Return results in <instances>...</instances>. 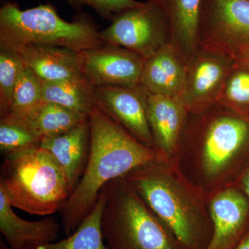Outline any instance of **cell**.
<instances>
[{"label": "cell", "instance_id": "obj_27", "mask_svg": "<svg viewBox=\"0 0 249 249\" xmlns=\"http://www.w3.org/2000/svg\"><path fill=\"white\" fill-rule=\"evenodd\" d=\"M231 58L233 62V67L249 70V47L239 49L232 54Z\"/></svg>", "mask_w": 249, "mask_h": 249}, {"label": "cell", "instance_id": "obj_3", "mask_svg": "<svg viewBox=\"0 0 249 249\" xmlns=\"http://www.w3.org/2000/svg\"><path fill=\"white\" fill-rule=\"evenodd\" d=\"M124 178L183 249H206L213 232L209 201L175 162L147 163Z\"/></svg>", "mask_w": 249, "mask_h": 249}, {"label": "cell", "instance_id": "obj_21", "mask_svg": "<svg viewBox=\"0 0 249 249\" xmlns=\"http://www.w3.org/2000/svg\"><path fill=\"white\" fill-rule=\"evenodd\" d=\"M42 97V101L55 103L87 115L95 106L94 88L85 77L43 82Z\"/></svg>", "mask_w": 249, "mask_h": 249}, {"label": "cell", "instance_id": "obj_25", "mask_svg": "<svg viewBox=\"0 0 249 249\" xmlns=\"http://www.w3.org/2000/svg\"><path fill=\"white\" fill-rule=\"evenodd\" d=\"M41 141L19 124L1 119L0 150L3 156L40 145Z\"/></svg>", "mask_w": 249, "mask_h": 249}, {"label": "cell", "instance_id": "obj_23", "mask_svg": "<svg viewBox=\"0 0 249 249\" xmlns=\"http://www.w3.org/2000/svg\"><path fill=\"white\" fill-rule=\"evenodd\" d=\"M42 80L24 62L15 87L11 109L6 114L23 112L42 102Z\"/></svg>", "mask_w": 249, "mask_h": 249}, {"label": "cell", "instance_id": "obj_18", "mask_svg": "<svg viewBox=\"0 0 249 249\" xmlns=\"http://www.w3.org/2000/svg\"><path fill=\"white\" fill-rule=\"evenodd\" d=\"M186 64L172 45L145 60L140 84L151 94L179 98L182 93Z\"/></svg>", "mask_w": 249, "mask_h": 249}, {"label": "cell", "instance_id": "obj_26", "mask_svg": "<svg viewBox=\"0 0 249 249\" xmlns=\"http://www.w3.org/2000/svg\"><path fill=\"white\" fill-rule=\"evenodd\" d=\"M73 9L81 10L85 6L95 10L101 17L111 19L124 10L135 7L141 4L136 0H67Z\"/></svg>", "mask_w": 249, "mask_h": 249}, {"label": "cell", "instance_id": "obj_10", "mask_svg": "<svg viewBox=\"0 0 249 249\" xmlns=\"http://www.w3.org/2000/svg\"><path fill=\"white\" fill-rule=\"evenodd\" d=\"M78 54L82 74L93 88L140 83L145 60L128 49L109 44Z\"/></svg>", "mask_w": 249, "mask_h": 249}, {"label": "cell", "instance_id": "obj_9", "mask_svg": "<svg viewBox=\"0 0 249 249\" xmlns=\"http://www.w3.org/2000/svg\"><path fill=\"white\" fill-rule=\"evenodd\" d=\"M232 68L233 62L230 57L198 48L186 64L184 85L180 96L189 114H201L217 104Z\"/></svg>", "mask_w": 249, "mask_h": 249}, {"label": "cell", "instance_id": "obj_24", "mask_svg": "<svg viewBox=\"0 0 249 249\" xmlns=\"http://www.w3.org/2000/svg\"><path fill=\"white\" fill-rule=\"evenodd\" d=\"M24 61L18 52L0 48V111L1 116L9 112L15 87Z\"/></svg>", "mask_w": 249, "mask_h": 249}, {"label": "cell", "instance_id": "obj_13", "mask_svg": "<svg viewBox=\"0 0 249 249\" xmlns=\"http://www.w3.org/2000/svg\"><path fill=\"white\" fill-rule=\"evenodd\" d=\"M147 116L156 147L175 161L189 112L179 98L150 93Z\"/></svg>", "mask_w": 249, "mask_h": 249}, {"label": "cell", "instance_id": "obj_17", "mask_svg": "<svg viewBox=\"0 0 249 249\" xmlns=\"http://www.w3.org/2000/svg\"><path fill=\"white\" fill-rule=\"evenodd\" d=\"M88 117L55 103L42 101L27 111L6 114L1 119L22 126L42 142L70 130Z\"/></svg>", "mask_w": 249, "mask_h": 249}, {"label": "cell", "instance_id": "obj_16", "mask_svg": "<svg viewBox=\"0 0 249 249\" xmlns=\"http://www.w3.org/2000/svg\"><path fill=\"white\" fill-rule=\"evenodd\" d=\"M43 82L84 77L80 71L79 52L54 46L30 45L14 50Z\"/></svg>", "mask_w": 249, "mask_h": 249}, {"label": "cell", "instance_id": "obj_22", "mask_svg": "<svg viewBox=\"0 0 249 249\" xmlns=\"http://www.w3.org/2000/svg\"><path fill=\"white\" fill-rule=\"evenodd\" d=\"M217 104L249 120V70L233 67Z\"/></svg>", "mask_w": 249, "mask_h": 249}, {"label": "cell", "instance_id": "obj_19", "mask_svg": "<svg viewBox=\"0 0 249 249\" xmlns=\"http://www.w3.org/2000/svg\"><path fill=\"white\" fill-rule=\"evenodd\" d=\"M169 21L172 46L187 64L198 50L196 30L202 0H150Z\"/></svg>", "mask_w": 249, "mask_h": 249}, {"label": "cell", "instance_id": "obj_6", "mask_svg": "<svg viewBox=\"0 0 249 249\" xmlns=\"http://www.w3.org/2000/svg\"><path fill=\"white\" fill-rule=\"evenodd\" d=\"M104 188L102 231L108 249H184L124 177Z\"/></svg>", "mask_w": 249, "mask_h": 249}, {"label": "cell", "instance_id": "obj_7", "mask_svg": "<svg viewBox=\"0 0 249 249\" xmlns=\"http://www.w3.org/2000/svg\"><path fill=\"white\" fill-rule=\"evenodd\" d=\"M105 43L119 46L145 60L172 45L169 21L150 0L116 14L110 25L100 31Z\"/></svg>", "mask_w": 249, "mask_h": 249}, {"label": "cell", "instance_id": "obj_14", "mask_svg": "<svg viewBox=\"0 0 249 249\" xmlns=\"http://www.w3.org/2000/svg\"><path fill=\"white\" fill-rule=\"evenodd\" d=\"M40 145L50 152L61 167L71 194L84 173L89 158V117L64 133L42 139Z\"/></svg>", "mask_w": 249, "mask_h": 249}, {"label": "cell", "instance_id": "obj_2", "mask_svg": "<svg viewBox=\"0 0 249 249\" xmlns=\"http://www.w3.org/2000/svg\"><path fill=\"white\" fill-rule=\"evenodd\" d=\"M89 119L90 150L86 168L60 211L67 236L89 213L108 183L142 165L168 160L158 149L134 138L97 106L90 112Z\"/></svg>", "mask_w": 249, "mask_h": 249}, {"label": "cell", "instance_id": "obj_4", "mask_svg": "<svg viewBox=\"0 0 249 249\" xmlns=\"http://www.w3.org/2000/svg\"><path fill=\"white\" fill-rule=\"evenodd\" d=\"M0 188L13 207L40 216L60 211L71 195L61 167L40 145L4 156Z\"/></svg>", "mask_w": 249, "mask_h": 249}, {"label": "cell", "instance_id": "obj_5", "mask_svg": "<svg viewBox=\"0 0 249 249\" xmlns=\"http://www.w3.org/2000/svg\"><path fill=\"white\" fill-rule=\"evenodd\" d=\"M105 42L94 23L86 17L67 22L53 5L22 10L8 2L0 9V48L14 51L22 46H54L76 52L101 47Z\"/></svg>", "mask_w": 249, "mask_h": 249}, {"label": "cell", "instance_id": "obj_29", "mask_svg": "<svg viewBox=\"0 0 249 249\" xmlns=\"http://www.w3.org/2000/svg\"><path fill=\"white\" fill-rule=\"evenodd\" d=\"M233 249H249V231Z\"/></svg>", "mask_w": 249, "mask_h": 249}, {"label": "cell", "instance_id": "obj_30", "mask_svg": "<svg viewBox=\"0 0 249 249\" xmlns=\"http://www.w3.org/2000/svg\"><path fill=\"white\" fill-rule=\"evenodd\" d=\"M0 249H10L9 246L7 245V244L5 243L2 239H1V241H0Z\"/></svg>", "mask_w": 249, "mask_h": 249}, {"label": "cell", "instance_id": "obj_1", "mask_svg": "<svg viewBox=\"0 0 249 249\" xmlns=\"http://www.w3.org/2000/svg\"><path fill=\"white\" fill-rule=\"evenodd\" d=\"M174 162L208 200L239 184L249 167V120L219 104L189 114Z\"/></svg>", "mask_w": 249, "mask_h": 249}, {"label": "cell", "instance_id": "obj_20", "mask_svg": "<svg viewBox=\"0 0 249 249\" xmlns=\"http://www.w3.org/2000/svg\"><path fill=\"white\" fill-rule=\"evenodd\" d=\"M106 203V193L103 188L92 210L73 233L58 242L31 246L25 249H108L102 231Z\"/></svg>", "mask_w": 249, "mask_h": 249}, {"label": "cell", "instance_id": "obj_12", "mask_svg": "<svg viewBox=\"0 0 249 249\" xmlns=\"http://www.w3.org/2000/svg\"><path fill=\"white\" fill-rule=\"evenodd\" d=\"M213 232L206 249H233L249 231V196L240 184L209 199Z\"/></svg>", "mask_w": 249, "mask_h": 249}, {"label": "cell", "instance_id": "obj_15", "mask_svg": "<svg viewBox=\"0 0 249 249\" xmlns=\"http://www.w3.org/2000/svg\"><path fill=\"white\" fill-rule=\"evenodd\" d=\"M6 193L0 188V232L10 249H25L31 246L55 242L60 225L47 216L38 221H28L18 216Z\"/></svg>", "mask_w": 249, "mask_h": 249}, {"label": "cell", "instance_id": "obj_11", "mask_svg": "<svg viewBox=\"0 0 249 249\" xmlns=\"http://www.w3.org/2000/svg\"><path fill=\"white\" fill-rule=\"evenodd\" d=\"M150 94L140 83L133 87L94 88L95 106L139 142L157 148L147 121Z\"/></svg>", "mask_w": 249, "mask_h": 249}, {"label": "cell", "instance_id": "obj_28", "mask_svg": "<svg viewBox=\"0 0 249 249\" xmlns=\"http://www.w3.org/2000/svg\"><path fill=\"white\" fill-rule=\"evenodd\" d=\"M239 184L245 190L246 193H247V194L249 196V167L247 168V171L245 172V175L241 178Z\"/></svg>", "mask_w": 249, "mask_h": 249}, {"label": "cell", "instance_id": "obj_8", "mask_svg": "<svg viewBox=\"0 0 249 249\" xmlns=\"http://www.w3.org/2000/svg\"><path fill=\"white\" fill-rule=\"evenodd\" d=\"M198 48L231 56L249 47V0H202L198 18Z\"/></svg>", "mask_w": 249, "mask_h": 249}]
</instances>
